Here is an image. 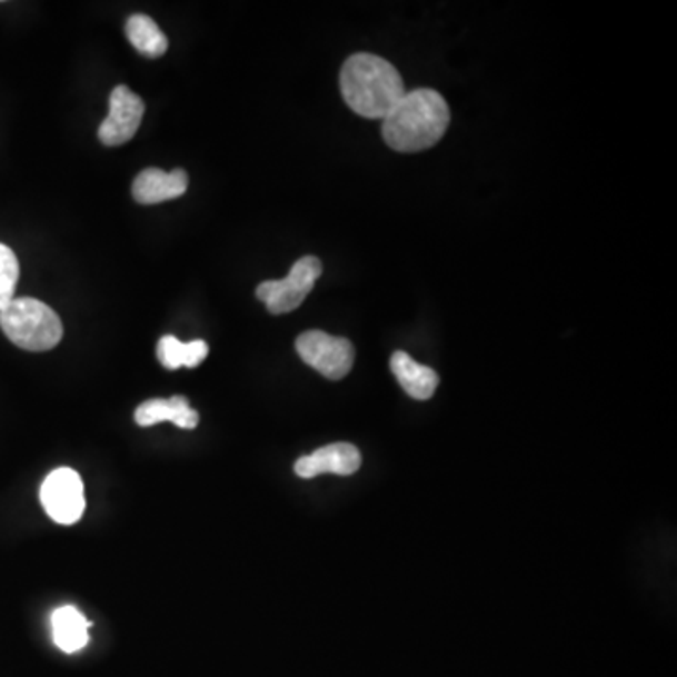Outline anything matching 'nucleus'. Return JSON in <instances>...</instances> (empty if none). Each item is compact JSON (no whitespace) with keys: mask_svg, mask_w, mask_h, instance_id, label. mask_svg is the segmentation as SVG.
Returning a JSON list of instances; mask_svg holds the SVG:
<instances>
[{"mask_svg":"<svg viewBox=\"0 0 677 677\" xmlns=\"http://www.w3.org/2000/svg\"><path fill=\"white\" fill-rule=\"evenodd\" d=\"M0 328L16 347L29 352H46L62 339V322L40 299L16 298L0 311Z\"/></svg>","mask_w":677,"mask_h":677,"instance_id":"obj_3","label":"nucleus"},{"mask_svg":"<svg viewBox=\"0 0 677 677\" xmlns=\"http://www.w3.org/2000/svg\"><path fill=\"white\" fill-rule=\"evenodd\" d=\"M143 100L129 87L119 86L110 94V113L100 122L98 140L104 146L117 147L135 138L143 119Z\"/></svg>","mask_w":677,"mask_h":677,"instance_id":"obj_7","label":"nucleus"},{"mask_svg":"<svg viewBox=\"0 0 677 677\" xmlns=\"http://www.w3.org/2000/svg\"><path fill=\"white\" fill-rule=\"evenodd\" d=\"M361 467V454L355 445L336 442L322 446L311 456H303L296 461V475L299 478H315V476L331 472V475L350 476Z\"/></svg>","mask_w":677,"mask_h":677,"instance_id":"obj_8","label":"nucleus"},{"mask_svg":"<svg viewBox=\"0 0 677 677\" xmlns=\"http://www.w3.org/2000/svg\"><path fill=\"white\" fill-rule=\"evenodd\" d=\"M43 510L56 524L72 525L86 512V494L81 476L62 467L43 480L40 489Z\"/></svg>","mask_w":677,"mask_h":677,"instance_id":"obj_6","label":"nucleus"},{"mask_svg":"<svg viewBox=\"0 0 677 677\" xmlns=\"http://www.w3.org/2000/svg\"><path fill=\"white\" fill-rule=\"evenodd\" d=\"M209 355L208 342L198 339L192 342H181L178 337L165 336L159 341L157 347V356L159 361L166 369L176 371L179 367H195L200 366Z\"/></svg>","mask_w":677,"mask_h":677,"instance_id":"obj_13","label":"nucleus"},{"mask_svg":"<svg viewBox=\"0 0 677 677\" xmlns=\"http://www.w3.org/2000/svg\"><path fill=\"white\" fill-rule=\"evenodd\" d=\"M91 621L73 606L57 608L51 616V633L56 646L64 654H78L89 641Z\"/></svg>","mask_w":677,"mask_h":677,"instance_id":"obj_12","label":"nucleus"},{"mask_svg":"<svg viewBox=\"0 0 677 677\" xmlns=\"http://www.w3.org/2000/svg\"><path fill=\"white\" fill-rule=\"evenodd\" d=\"M19 281V262L13 250L0 243V311L16 299Z\"/></svg>","mask_w":677,"mask_h":677,"instance_id":"obj_15","label":"nucleus"},{"mask_svg":"<svg viewBox=\"0 0 677 677\" xmlns=\"http://www.w3.org/2000/svg\"><path fill=\"white\" fill-rule=\"evenodd\" d=\"M189 187V176L185 170L162 171L159 168H147L140 171L132 185V196L138 203L153 206L168 202L183 196Z\"/></svg>","mask_w":677,"mask_h":677,"instance_id":"obj_9","label":"nucleus"},{"mask_svg":"<svg viewBox=\"0 0 677 677\" xmlns=\"http://www.w3.org/2000/svg\"><path fill=\"white\" fill-rule=\"evenodd\" d=\"M299 358L317 369L326 379L341 380L355 366V347L345 337H333L326 331L311 330L301 333L296 341Z\"/></svg>","mask_w":677,"mask_h":677,"instance_id":"obj_5","label":"nucleus"},{"mask_svg":"<svg viewBox=\"0 0 677 677\" xmlns=\"http://www.w3.org/2000/svg\"><path fill=\"white\" fill-rule=\"evenodd\" d=\"M320 275H322V262L317 257L299 258L290 269V273L281 281L260 282L257 298L266 303L271 315L296 311L311 293Z\"/></svg>","mask_w":677,"mask_h":677,"instance_id":"obj_4","label":"nucleus"},{"mask_svg":"<svg viewBox=\"0 0 677 677\" xmlns=\"http://www.w3.org/2000/svg\"><path fill=\"white\" fill-rule=\"evenodd\" d=\"M125 31H127L130 43L140 51L141 56L151 57V59L165 56L166 49H168V38L165 37V32L160 31L159 24L155 23L153 19L147 18L143 13H135L125 24Z\"/></svg>","mask_w":677,"mask_h":677,"instance_id":"obj_14","label":"nucleus"},{"mask_svg":"<svg viewBox=\"0 0 677 677\" xmlns=\"http://www.w3.org/2000/svg\"><path fill=\"white\" fill-rule=\"evenodd\" d=\"M450 125V108L435 89L405 92L386 117L382 138L399 153H420L437 146Z\"/></svg>","mask_w":677,"mask_h":677,"instance_id":"obj_1","label":"nucleus"},{"mask_svg":"<svg viewBox=\"0 0 677 677\" xmlns=\"http://www.w3.org/2000/svg\"><path fill=\"white\" fill-rule=\"evenodd\" d=\"M339 81L348 108L367 119L385 121L407 92L397 68L372 53L348 57Z\"/></svg>","mask_w":677,"mask_h":677,"instance_id":"obj_2","label":"nucleus"},{"mask_svg":"<svg viewBox=\"0 0 677 677\" xmlns=\"http://www.w3.org/2000/svg\"><path fill=\"white\" fill-rule=\"evenodd\" d=\"M390 367L399 386L412 399L428 401L429 397H434L435 390L439 386V375L431 367L421 366L418 361L412 360L407 352H394Z\"/></svg>","mask_w":677,"mask_h":677,"instance_id":"obj_11","label":"nucleus"},{"mask_svg":"<svg viewBox=\"0 0 677 677\" xmlns=\"http://www.w3.org/2000/svg\"><path fill=\"white\" fill-rule=\"evenodd\" d=\"M135 420L141 428H151L162 421H171L181 429H195L200 421V415L189 405L183 396L170 399H149L136 409Z\"/></svg>","mask_w":677,"mask_h":677,"instance_id":"obj_10","label":"nucleus"}]
</instances>
